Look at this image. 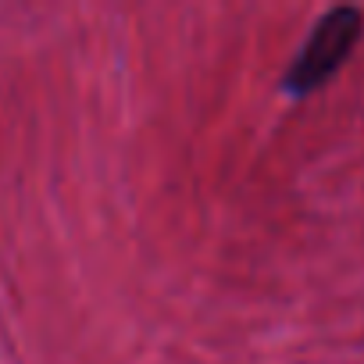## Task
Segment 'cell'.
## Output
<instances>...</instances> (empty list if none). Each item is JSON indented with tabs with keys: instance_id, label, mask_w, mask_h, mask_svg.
Instances as JSON below:
<instances>
[{
	"instance_id": "obj_1",
	"label": "cell",
	"mask_w": 364,
	"mask_h": 364,
	"mask_svg": "<svg viewBox=\"0 0 364 364\" xmlns=\"http://www.w3.org/2000/svg\"><path fill=\"white\" fill-rule=\"evenodd\" d=\"M357 36H360V11H353V8L328 11L314 26L311 40L304 43V50L296 54V61H293V68L286 75L289 93H307V90L321 86L346 61V54L357 43Z\"/></svg>"
}]
</instances>
